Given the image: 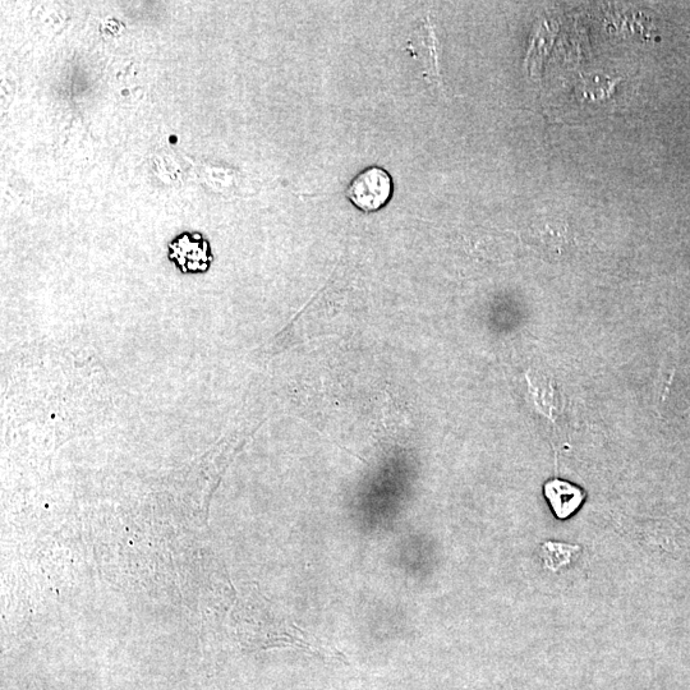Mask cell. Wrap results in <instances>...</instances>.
<instances>
[{
  "label": "cell",
  "instance_id": "cell-2",
  "mask_svg": "<svg viewBox=\"0 0 690 690\" xmlns=\"http://www.w3.org/2000/svg\"><path fill=\"white\" fill-rule=\"evenodd\" d=\"M169 260L182 274H204L213 264L209 241L201 233L179 234L168 246Z\"/></svg>",
  "mask_w": 690,
  "mask_h": 690
},
{
  "label": "cell",
  "instance_id": "cell-1",
  "mask_svg": "<svg viewBox=\"0 0 690 690\" xmlns=\"http://www.w3.org/2000/svg\"><path fill=\"white\" fill-rule=\"evenodd\" d=\"M344 195L363 213H377L389 204L394 195L393 177L385 168L371 165L354 176Z\"/></svg>",
  "mask_w": 690,
  "mask_h": 690
},
{
  "label": "cell",
  "instance_id": "cell-3",
  "mask_svg": "<svg viewBox=\"0 0 690 690\" xmlns=\"http://www.w3.org/2000/svg\"><path fill=\"white\" fill-rule=\"evenodd\" d=\"M544 496L552 513L560 521H565L577 513L586 500V492L582 487L561 478H552L545 482Z\"/></svg>",
  "mask_w": 690,
  "mask_h": 690
}]
</instances>
